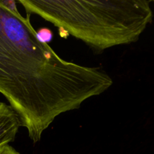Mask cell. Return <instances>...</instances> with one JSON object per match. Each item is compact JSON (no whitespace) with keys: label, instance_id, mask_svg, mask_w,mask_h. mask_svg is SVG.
Wrapping results in <instances>:
<instances>
[{"label":"cell","instance_id":"cell-1","mask_svg":"<svg viewBox=\"0 0 154 154\" xmlns=\"http://www.w3.org/2000/svg\"><path fill=\"white\" fill-rule=\"evenodd\" d=\"M29 16L20 14L17 1H0V93L37 143L58 116L103 93L113 80L101 67L63 60L39 42Z\"/></svg>","mask_w":154,"mask_h":154},{"label":"cell","instance_id":"cell-2","mask_svg":"<svg viewBox=\"0 0 154 154\" xmlns=\"http://www.w3.org/2000/svg\"><path fill=\"white\" fill-rule=\"evenodd\" d=\"M26 14L54 24L96 51L137 42L152 21L147 0H18Z\"/></svg>","mask_w":154,"mask_h":154},{"label":"cell","instance_id":"cell-3","mask_svg":"<svg viewBox=\"0 0 154 154\" xmlns=\"http://www.w3.org/2000/svg\"><path fill=\"white\" fill-rule=\"evenodd\" d=\"M20 126L19 116L14 110L0 102V147L14 141Z\"/></svg>","mask_w":154,"mask_h":154},{"label":"cell","instance_id":"cell-4","mask_svg":"<svg viewBox=\"0 0 154 154\" xmlns=\"http://www.w3.org/2000/svg\"><path fill=\"white\" fill-rule=\"evenodd\" d=\"M36 36L39 42L48 45V43L51 42L54 38V33L51 29L42 27L36 31Z\"/></svg>","mask_w":154,"mask_h":154},{"label":"cell","instance_id":"cell-5","mask_svg":"<svg viewBox=\"0 0 154 154\" xmlns=\"http://www.w3.org/2000/svg\"><path fill=\"white\" fill-rule=\"evenodd\" d=\"M0 154H20L10 144H5L0 147Z\"/></svg>","mask_w":154,"mask_h":154}]
</instances>
